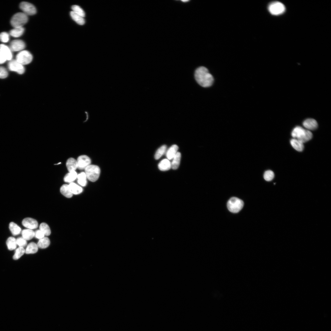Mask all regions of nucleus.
<instances>
[{
    "label": "nucleus",
    "instance_id": "f257e3e1",
    "mask_svg": "<svg viewBox=\"0 0 331 331\" xmlns=\"http://www.w3.org/2000/svg\"><path fill=\"white\" fill-rule=\"evenodd\" d=\"M195 77L197 82L201 86L208 87L211 86L214 82V78L205 67H200L195 70Z\"/></svg>",
    "mask_w": 331,
    "mask_h": 331
},
{
    "label": "nucleus",
    "instance_id": "f03ea898",
    "mask_svg": "<svg viewBox=\"0 0 331 331\" xmlns=\"http://www.w3.org/2000/svg\"><path fill=\"white\" fill-rule=\"evenodd\" d=\"M291 136L294 139H297L303 143L310 140L313 137V134L309 130L298 126L293 129L291 132Z\"/></svg>",
    "mask_w": 331,
    "mask_h": 331
},
{
    "label": "nucleus",
    "instance_id": "7ed1b4c3",
    "mask_svg": "<svg viewBox=\"0 0 331 331\" xmlns=\"http://www.w3.org/2000/svg\"><path fill=\"white\" fill-rule=\"evenodd\" d=\"M85 170L87 178L89 181L95 182L98 179L100 174V169L98 166L90 165L85 168Z\"/></svg>",
    "mask_w": 331,
    "mask_h": 331
},
{
    "label": "nucleus",
    "instance_id": "20e7f679",
    "mask_svg": "<svg viewBox=\"0 0 331 331\" xmlns=\"http://www.w3.org/2000/svg\"><path fill=\"white\" fill-rule=\"evenodd\" d=\"M28 16L23 13L19 12L12 17L10 23L14 28L22 27L28 21Z\"/></svg>",
    "mask_w": 331,
    "mask_h": 331
},
{
    "label": "nucleus",
    "instance_id": "39448f33",
    "mask_svg": "<svg viewBox=\"0 0 331 331\" xmlns=\"http://www.w3.org/2000/svg\"><path fill=\"white\" fill-rule=\"evenodd\" d=\"M243 205V201L236 197L230 198L227 203V207L228 210L233 213L239 212L242 209Z\"/></svg>",
    "mask_w": 331,
    "mask_h": 331
},
{
    "label": "nucleus",
    "instance_id": "423d86ee",
    "mask_svg": "<svg viewBox=\"0 0 331 331\" xmlns=\"http://www.w3.org/2000/svg\"><path fill=\"white\" fill-rule=\"evenodd\" d=\"M268 9L272 14L278 15L283 13L285 12V7L281 2L275 1L270 3L268 7Z\"/></svg>",
    "mask_w": 331,
    "mask_h": 331
},
{
    "label": "nucleus",
    "instance_id": "0eeeda50",
    "mask_svg": "<svg viewBox=\"0 0 331 331\" xmlns=\"http://www.w3.org/2000/svg\"><path fill=\"white\" fill-rule=\"evenodd\" d=\"M32 59L31 54L27 50H22L19 52L16 56V60L24 65L30 63Z\"/></svg>",
    "mask_w": 331,
    "mask_h": 331
},
{
    "label": "nucleus",
    "instance_id": "6e6552de",
    "mask_svg": "<svg viewBox=\"0 0 331 331\" xmlns=\"http://www.w3.org/2000/svg\"><path fill=\"white\" fill-rule=\"evenodd\" d=\"M20 8L23 13L27 15H32L35 14L36 10L32 4L28 2H23L20 4Z\"/></svg>",
    "mask_w": 331,
    "mask_h": 331
},
{
    "label": "nucleus",
    "instance_id": "1a4fd4ad",
    "mask_svg": "<svg viewBox=\"0 0 331 331\" xmlns=\"http://www.w3.org/2000/svg\"><path fill=\"white\" fill-rule=\"evenodd\" d=\"M8 67L12 71H15L20 74H22L25 71L23 65L16 60H11L8 63Z\"/></svg>",
    "mask_w": 331,
    "mask_h": 331
},
{
    "label": "nucleus",
    "instance_id": "9d476101",
    "mask_svg": "<svg viewBox=\"0 0 331 331\" xmlns=\"http://www.w3.org/2000/svg\"><path fill=\"white\" fill-rule=\"evenodd\" d=\"M25 47V43L20 40H14L10 44L9 47L12 51H21Z\"/></svg>",
    "mask_w": 331,
    "mask_h": 331
},
{
    "label": "nucleus",
    "instance_id": "9b49d317",
    "mask_svg": "<svg viewBox=\"0 0 331 331\" xmlns=\"http://www.w3.org/2000/svg\"><path fill=\"white\" fill-rule=\"evenodd\" d=\"M77 162L78 167L79 169H85L88 166L90 165L91 162L90 158L86 155H82L79 156Z\"/></svg>",
    "mask_w": 331,
    "mask_h": 331
},
{
    "label": "nucleus",
    "instance_id": "f8f14e48",
    "mask_svg": "<svg viewBox=\"0 0 331 331\" xmlns=\"http://www.w3.org/2000/svg\"><path fill=\"white\" fill-rule=\"evenodd\" d=\"M22 224L27 229L31 230L36 229L38 225V222L36 219L29 217L24 219L22 221Z\"/></svg>",
    "mask_w": 331,
    "mask_h": 331
},
{
    "label": "nucleus",
    "instance_id": "ddd939ff",
    "mask_svg": "<svg viewBox=\"0 0 331 331\" xmlns=\"http://www.w3.org/2000/svg\"><path fill=\"white\" fill-rule=\"evenodd\" d=\"M302 124L303 126L308 130H315L318 127L317 121L313 119H307L303 122Z\"/></svg>",
    "mask_w": 331,
    "mask_h": 331
},
{
    "label": "nucleus",
    "instance_id": "4468645a",
    "mask_svg": "<svg viewBox=\"0 0 331 331\" xmlns=\"http://www.w3.org/2000/svg\"><path fill=\"white\" fill-rule=\"evenodd\" d=\"M0 51L5 56L7 60L10 61L12 60V54L9 47L3 44H0Z\"/></svg>",
    "mask_w": 331,
    "mask_h": 331
},
{
    "label": "nucleus",
    "instance_id": "2eb2a0df",
    "mask_svg": "<svg viewBox=\"0 0 331 331\" xmlns=\"http://www.w3.org/2000/svg\"><path fill=\"white\" fill-rule=\"evenodd\" d=\"M66 165L69 172L75 171L78 167L77 160L72 158L67 160Z\"/></svg>",
    "mask_w": 331,
    "mask_h": 331
},
{
    "label": "nucleus",
    "instance_id": "dca6fc26",
    "mask_svg": "<svg viewBox=\"0 0 331 331\" xmlns=\"http://www.w3.org/2000/svg\"><path fill=\"white\" fill-rule=\"evenodd\" d=\"M178 146L175 144L171 146L166 151V155L169 160L172 159L177 152Z\"/></svg>",
    "mask_w": 331,
    "mask_h": 331
},
{
    "label": "nucleus",
    "instance_id": "f3484780",
    "mask_svg": "<svg viewBox=\"0 0 331 331\" xmlns=\"http://www.w3.org/2000/svg\"><path fill=\"white\" fill-rule=\"evenodd\" d=\"M158 166L159 169L161 171L168 170L171 168V162L168 159H164L159 163Z\"/></svg>",
    "mask_w": 331,
    "mask_h": 331
},
{
    "label": "nucleus",
    "instance_id": "a211bd4d",
    "mask_svg": "<svg viewBox=\"0 0 331 331\" xmlns=\"http://www.w3.org/2000/svg\"><path fill=\"white\" fill-rule=\"evenodd\" d=\"M290 143L293 148L297 151L301 152L304 149L303 143L296 139H291Z\"/></svg>",
    "mask_w": 331,
    "mask_h": 331
},
{
    "label": "nucleus",
    "instance_id": "6ab92c4d",
    "mask_svg": "<svg viewBox=\"0 0 331 331\" xmlns=\"http://www.w3.org/2000/svg\"><path fill=\"white\" fill-rule=\"evenodd\" d=\"M38 247L37 244L33 242L29 243L25 249V253L27 254H34L38 250Z\"/></svg>",
    "mask_w": 331,
    "mask_h": 331
},
{
    "label": "nucleus",
    "instance_id": "aec40b11",
    "mask_svg": "<svg viewBox=\"0 0 331 331\" xmlns=\"http://www.w3.org/2000/svg\"><path fill=\"white\" fill-rule=\"evenodd\" d=\"M60 191L61 194L67 198L71 197L73 194L70 188L69 185L64 184L60 188Z\"/></svg>",
    "mask_w": 331,
    "mask_h": 331
},
{
    "label": "nucleus",
    "instance_id": "412c9836",
    "mask_svg": "<svg viewBox=\"0 0 331 331\" xmlns=\"http://www.w3.org/2000/svg\"><path fill=\"white\" fill-rule=\"evenodd\" d=\"M6 244L8 249L10 250L15 249L17 245L16 239L12 237L8 238L6 241Z\"/></svg>",
    "mask_w": 331,
    "mask_h": 331
},
{
    "label": "nucleus",
    "instance_id": "4be33fe9",
    "mask_svg": "<svg viewBox=\"0 0 331 331\" xmlns=\"http://www.w3.org/2000/svg\"><path fill=\"white\" fill-rule=\"evenodd\" d=\"M9 228L12 234L14 236L19 234L21 231L20 227L13 222H11L9 223Z\"/></svg>",
    "mask_w": 331,
    "mask_h": 331
},
{
    "label": "nucleus",
    "instance_id": "5701e85b",
    "mask_svg": "<svg viewBox=\"0 0 331 331\" xmlns=\"http://www.w3.org/2000/svg\"><path fill=\"white\" fill-rule=\"evenodd\" d=\"M181 157V153L177 152L171 162V168L173 169H176L178 167L180 164Z\"/></svg>",
    "mask_w": 331,
    "mask_h": 331
},
{
    "label": "nucleus",
    "instance_id": "b1692460",
    "mask_svg": "<svg viewBox=\"0 0 331 331\" xmlns=\"http://www.w3.org/2000/svg\"><path fill=\"white\" fill-rule=\"evenodd\" d=\"M21 234L23 238L26 240H29L35 236V232L32 230L25 229L22 231Z\"/></svg>",
    "mask_w": 331,
    "mask_h": 331
},
{
    "label": "nucleus",
    "instance_id": "393cba45",
    "mask_svg": "<svg viewBox=\"0 0 331 331\" xmlns=\"http://www.w3.org/2000/svg\"><path fill=\"white\" fill-rule=\"evenodd\" d=\"M70 190L72 194L78 195L81 193L83 191L82 188L76 183L72 182L69 185Z\"/></svg>",
    "mask_w": 331,
    "mask_h": 331
},
{
    "label": "nucleus",
    "instance_id": "a878e982",
    "mask_svg": "<svg viewBox=\"0 0 331 331\" xmlns=\"http://www.w3.org/2000/svg\"><path fill=\"white\" fill-rule=\"evenodd\" d=\"M50 243L49 239L48 237H44L39 239L37 244L38 248L44 249L48 247Z\"/></svg>",
    "mask_w": 331,
    "mask_h": 331
},
{
    "label": "nucleus",
    "instance_id": "bb28decb",
    "mask_svg": "<svg viewBox=\"0 0 331 331\" xmlns=\"http://www.w3.org/2000/svg\"><path fill=\"white\" fill-rule=\"evenodd\" d=\"M78 174L75 171L69 172L66 175L64 178V181L66 182H73L77 178Z\"/></svg>",
    "mask_w": 331,
    "mask_h": 331
},
{
    "label": "nucleus",
    "instance_id": "cd10ccee",
    "mask_svg": "<svg viewBox=\"0 0 331 331\" xmlns=\"http://www.w3.org/2000/svg\"><path fill=\"white\" fill-rule=\"evenodd\" d=\"M70 14L72 19L78 24L82 25L85 24V21L83 17L74 13L72 11L70 12Z\"/></svg>",
    "mask_w": 331,
    "mask_h": 331
},
{
    "label": "nucleus",
    "instance_id": "c85d7f7f",
    "mask_svg": "<svg viewBox=\"0 0 331 331\" xmlns=\"http://www.w3.org/2000/svg\"><path fill=\"white\" fill-rule=\"evenodd\" d=\"M24 29L23 27L14 28L10 32V34L14 37L21 36L24 32Z\"/></svg>",
    "mask_w": 331,
    "mask_h": 331
},
{
    "label": "nucleus",
    "instance_id": "c756f323",
    "mask_svg": "<svg viewBox=\"0 0 331 331\" xmlns=\"http://www.w3.org/2000/svg\"><path fill=\"white\" fill-rule=\"evenodd\" d=\"M77 181L78 183L82 186H85L86 185L87 177L85 172H82L77 175Z\"/></svg>",
    "mask_w": 331,
    "mask_h": 331
},
{
    "label": "nucleus",
    "instance_id": "7c9ffc66",
    "mask_svg": "<svg viewBox=\"0 0 331 331\" xmlns=\"http://www.w3.org/2000/svg\"><path fill=\"white\" fill-rule=\"evenodd\" d=\"M25 253V249L23 247H19L15 249L13 258L14 260H17Z\"/></svg>",
    "mask_w": 331,
    "mask_h": 331
},
{
    "label": "nucleus",
    "instance_id": "2f4dec72",
    "mask_svg": "<svg viewBox=\"0 0 331 331\" xmlns=\"http://www.w3.org/2000/svg\"><path fill=\"white\" fill-rule=\"evenodd\" d=\"M39 230L44 234L45 236L49 235L51 233V230L48 225L46 223H41L39 226Z\"/></svg>",
    "mask_w": 331,
    "mask_h": 331
},
{
    "label": "nucleus",
    "instance_id": "473e14b6",
    "mask_svg": "<svg viewBox=\"0 0 331 331\" xmlns=\"http://www.w3.org/2000/svg\"><path fill=\"white\" fill-rule=\"evenodd\" d=\"M166 146L165 145H162L159 148L155 153L154 155L155 159L157 160L160 158L166 152Z\"/></svg>",
    "mask_w": 331,
    "mask_h": 331
},
{
    "label": "nucleus",
    "instance_id": "72a5a7b5",
    "mask_svg": "<svg viewBox=\"0 0 331 331\" xmlns=\"http://www.w3.org/2000/svg\"><path fill=\"white\" fill-rule=\"evenodd\" d=\"M71 9L72 11L74 13L84 17L85 13L83 10L79 6L77 5H74L72 6Z\"/></svg>",
    "mask_w": 331,
    "mask_h": 331
},
{
    "label": "nucleus",
    "instance_id": "f704fd0d",
    "mask_svg": "<svg viewBox=\"0 0 331 331\" xmlns=\"http://www.w3.org/2000/svg\"><path fill=\"white\" fill-rule=\"evenodd\" d=\"M274 177V174L273 172L271 170H268L264 173V178L265 180L267 181H272Z\"/></svg>",
    "mask_w": 331,
    "mask_h": 331
},
{
    "label": "nucleus",
    "instance_id": "c9c22d12",
    "mask_svg": "<svg viewBox=\"0 0 331 331\" xmlns=\"http://www.w3.org/2000/svg\"><path fill=\"white\" fill-rule=\"evenodd\" d=\"M17 245L19 247H24L27 244V240L22 237H19L16 239Z\"/></svg>",
    "mask_w": 331,
    "mask_h": 331
},
{
    "label": "nucleus",
    "instance_id": "e433bc0d",
    "mask_svg": "<svg viewBox=\"0 0 331 331\" xmlns=\"http://www.w3.org/2000/svg\"><path fill=\"white\" fill-rule=\"evenodd\" d=\"M9 40V34L7 32H3L0 34V40L2 42L6 43Z\"/></svg>",
    "mask_w": 331,
    "mask_h": 331
},
{
    "label": "nucleus",
    "instance_id": "4c0bfd02",
    "mask_svg": "<svg viewBox=\"0 0 331 331\" xmlns=\"http://www.w3.org/2000/svg\"><path fill=\"white\" fill-rule=\"evenodd\" d=\"M8 73L4 67H0V78H5L7 77Z\"/></svg>",
    "mask_w": 331,
    "mask_h": 331
},
{
    "label": "nucleus",
    "instance_id": "58836bf2",
    "mask_svg": "<svg viewBox=\"0 0 331 331\" xmlns=\"http://www.w3.org/2000/svg\"><path fill=\"white\" fill-rule=\"evenodd\" d=\"M44 236V233L40 230H37L35 232V237L37 239H40Z\"/></svg>",
    "mask_w": 331,
    "mask_h": 331
},
{
    "label": "nucleus",
    "instance_id": "ea45409f",
    "mask_svg": "<svg viewBox=\"0 0 331 331\" xmlns=\"http://www.w3.org/2000/svg\"><path fill=\"white\" fill-rule=\"evenodd\" d=\"M6 60L5 56L0 51V64L4 63Z\"/></svg>",
    "mask_w": 331,
    "mask_h": 331
},
{
    "label": "nucleus",
    "instance_id": "a19ab883",
    "mask_svg": "<svg viewBox=\"0 0 331 331\" xmlns=\"http://www.w3.org/2000/svg\"><path fill=\"white\" fill-rule=\"evenodd\" d=\"M182 1L183 2H187L188 1V0H182Z\"/></svg>",
    "mask_w": 331,
    "mask_h": 331
}]
</instances>
